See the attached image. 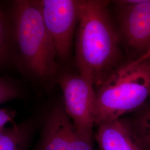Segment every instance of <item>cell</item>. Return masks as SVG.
<instances>
[{"label":"cell","instance_id":"obj_13","mask_svg":"<svg viewBox=\"0 0 150 150\" xmlns=\"http://www.w3.org/2000/svg\"><path fill=\"white\" fill-rule=\"evenodd\" d=\"M17 113L15 111L8 108H0V131L5 127L8 122H13Z\"/></svg>","mask_w":150,"mask_h":150},{"label":"cell","instance_id":"obj_5","mask_svg":"<svg viewBox=\"0 0 150 150\" xmlns=\"http://www.w3.org/2000/svg\"><path fill=\"white\" fill-rule=\"evenodd\" d=\"M43 21L52 39L57 57L70 59L73 38L77 26L81 1H38Z\"/></svg>","mask_w":150,"mask_h":150},{"label":"cell","instance_id":"obj_1","mask_svg":"<svg viewBox=\"0 0 150 150\" xmlns=\"http://www.w3.org/2000/svg\"><path fill=\"white\" fill-rule=\"evenodd\" d=\"M109 1H81L75 42L78 74L97 88L122 59L120 36L108 9Z\"/></svg>","mask_w":150,"mask_h":150},{"label":"cell","instance_id":"obj_10","mask_svg":"<svg viewBox=\"0 0 150 150\" xmlns=\"http://www.w3.org/2000/svg\"><path fill=\"white\" fill-rule=\"evenodd\" d=\"M16 54L11 13L0 8V67L10 63Z\"/></svg>","mask_w":150,"mask_h":150},{"label":"cell","instance_id":"obj_4","mask_svg":"<svg viewBox=\"0 0 150 150\" xmlns=\"http://www.w3.org/2000/svg\"><path fill=\"white\" fill-rule=\"evenodd\" d=\"M56 80L64 95V108L77 133L93 147L96 112L94 87L79 74L64 72L57 76Z\"/></svg>","mask_w":150,"mask_h":150},{"label":"cell","instance_id":"obj_8","mask_svg":"<svg viewBox=\"0 0 150 150\" xmlns=\"http://www.w3.org/2000/svg\"><path fill=\"white\" fill-rule=\"evenodd\" d=\"M98 127L94 139L99 150H143L129 119L121 117Z\"/></svg>","mask_w":150,"mask_h":150},{"label":"cell","instance_id":"obj_2","mask_svg":"<svg viewBox=\"0 0 150 150\" xmlns=\"http://www.w3.org/2000/svg\"><path fill=\"white\" fill-rule=\"evenodd\" d=\"M10 13L16 54L20 64L41 80L55 77L58 71L57 54L38 1H15Z\"/></svg>","mask_w":150,"mask_h":150},{"label":"cell","instance_id":"obj_3","mask_svg":"<svg viewBox=\"0 0 150 150\" xmlns=\"http://www.w3.org/2000/svg\"><path fill=\"white\" fill-rule=\"evenodd\" d=\"M95 91V125L135 112L150 96V59L120 66Z\"/></svg>","mask_w":150,"mask_h":150},{"label":"cell","instance_id":"obj_7","mask_svg":"<svg viewBox=\"0 0 150 150\" xmlns=\"http://www.w3.org/2000/svg\"><path fill=\"white\" fill-rule=\"evenodd\" d=\"M38 150H95L77 133L60 102L48 112L43 122Z\"/></svg>","mask_w":150,"mask_h":150},{"label":"cell","instance_id":"obj_12","mask_svg":"<svg viewBox=\"0 0 150 150\" xmlns=\"http://www.w3.org/2000/svg\"><path fill=\"white\" fill-rule=\"evenodd\" d=\"M21 95V91L15 82L0 76V105L17 99Z\"/></svg>","mask_w":150,"mask_h":150},{"label":"cell","instance_id":"obj_14","mask_svg":"<svg viewBox=\"0 0 150 150\" xmlns=\"http://www.w3.org/2000/svg\"><path fill=\"white\" fill-rule=\"evenodd\" d=\"M150 59V48L149 50V51L147 52H146L144 55H142V56L139 57L137 59H134L130 62H128V64L131 66H133V65H136V64H139L142 62L145 61L146 60Z\"/></svg>","mask_w":150,"mask_h":150},{"label":"cell","instance_id":"obj_9","mask_svg":"<svg viewBox=\"0 0 150 150\" xmlns=\"http://www.w3.org/2000/svg\"><path fill=\"white\" fill-rule=\"evenodd\" d=\"M33 129L30 121L4 127L0 131V150H27Z\"/></svg>","mask_w":150,"mask_h":150},{"label":"cell","instance_id":"obj_11","mask_svg":"<svg viewBox=\"0 0 150 150\" xmlns=\"http://www.w3.org/2000/svg\"><path fill=\"white\" fill-rule=\"evenodd\" d=\"M129 123L143 150H150V101L139 108Z\"/></svg>","mask_w":150,"mask_h":150},{"label":"cell","instance_id":"obj_6","mask_svg":"<svg viewBox=\"0 0 150 150\" xmlns=\"http://www.w3.org/2000/svg\"><path fill=\"white\" fill-rule=\"evenodd\" d=\"M115 4L120 36L137 54V59L150 48V0L116 1Z\"/></svg>","mask_w":150,"mask_h":150}]
</instances>
